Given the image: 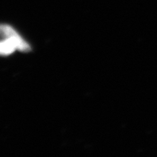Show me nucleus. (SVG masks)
<instances>
[{"instance_id":"obj_1","label":"nucleus","mask_w":157,"mask_h":157,"mask_svg":"<svg viewBox=\"0 0 157 157\" xmlns=\"http://www.w3.org/2000/svg\"><path fill=\"white\" fill-rule=\"evenodd\" d=\"M17 50L16 47L12 41L10 39H3L0 41V56H7Z\"/></svg>"}]
</instances>
